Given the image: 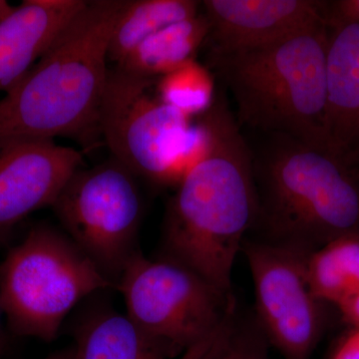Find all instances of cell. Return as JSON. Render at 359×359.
Listing matches in <instances>:
<instances>
[{
  "label": "cell",
  "instance_id": "6da1fadb",
  "mask_svg": "<svg viewBox=\"0 0 359 359\" xmlns=\"http://www.w3.org/2000/svg\"><path fill=\"white\" fill-rule=\"evenodd\" d=\"M201 116L209 148L168 203L159 257L231 297L233 264L259 214L254 157L224 99Z\"/></svg>",
  "mask_w": 359,
  "mask_h": 359
},
{
  "label": "cell",
  "instance_id": "7a4b0ae2",
  "mask_svg": "<svg viewBox=\"0 0 359 359\" xmlns=\"http://www.w3.org/2000/svg\"><path fill=\"white\" fill-rule=\"evenodd\" d=\"M124 0L87 1L32 69L0 100V145L65 137L95 145L108 48Z\"/></svg>",
  "mask_w": 359,
  "mask_h": 359
},
{
  "label": "cell",
  "instance_id": "3957f363",
  "mask_svg": "<svg viewBox=\"0 0 359 359\" xmlns=\"http://www.w3.org/2000/svg\"><path fill=\"white\" fill-rule=\"evenodd\" d=\"M327 20L276 43L210 54L235 100L238 121L327 151Z\"/></svg>",
  "mask_w": 359,
  "mask_h": 359
},
{
  "label": "cell",
  "instance_id": "277c9868",
  "mask_svg": "<svg viewBox=\"0 0 359 359\" xmlns=\"http://www.w3.org/2000/svg\"><path fill=\"white\" fill-rule=\"evenodd\" d=\"M276 140L254 157L257 238L311 254L359 237V167L292 139Z\"/></svg>",
  "mask_w": 359,
  "mask_h": 359
},
{
  "label": "cell",
  "instance_id": "5b68a950",
  "mask_svg": "<svg viewBox=\"0 0 359 359\" xmlns=\"http://www.w3.org/2000/svg\"><path fill=\"white\" fill-rule=\"evenodd\" d=\"M156 79L109 69L100 113V133L113 158L136 177L178 186L205 154L210 132L163 102Z\"/></svg>",
  "mask_w": 359,
  "mask_h": 359
},
{
  "label": "cell",
  "instance_id": "8992f818",
  "mask_svg": "<svg viewBox=\"0 0 359 359\" xmlns=\"http://www.w3.org/2000/svg\"><path fill=\"white\" fill-rule=\"evenodd\" d=\"M115 285L66 233L34 226L0 264V304L9 330L51 342L80 302Z\"/></svg>",
  "mask_w": 359,
  "mask_h": 359
},
{
  "label": "cell",
  "instance_id": "52a82bcc",
  "mask_svg": "<svg viewBox=\"0 0 359 359\" xmlns=\"http://www.w3.org/2000/svg\"><path fill=\"white\" fill-rule=\"evenodd\" d=\"M116 289L126 314L169 359L204 339L238 304L181 264L138 250L125 266Z\"/></svg>",
  "mask_w": 359,
  "mask_h": 359
},
{
  "label": "cell",
  "instance_id": "ba28073f",
  "mask_svg": "<svg viewBox=\"0 0 359 359\" xmlns=\"http://www.w3.org/2000/svg\"><path fill=\"white\" fill-rule=\"evenodd\" d=\"M136 178L114 158L88 169L80 167L52 205L66 235L115 287L140 250L143 199Z\"/></svg>",
  "mask_w": 359,
  "mask_h": 359
},
{
  "label": "cell",
  "instance_id": "9c48e42d",
  "mask_svg": "<svg viewBox=\"0 0 359 359\" xmlns=\"http://www.w3.org/2000/svg\"><path fill=\"white\" fill-rule=\"evenodd\" d=\"M242 252L254 283V316L269 346L285 359L311 358L327 327L328 304L306 280L309 254L248 237Z\"/></svg>",
  "mask_w": 359,
  "mask_h": 359
},
{
  "label": "cell",
  "instance_id": "30bf717a",
  "mask_svg": "<svg viewBox=\"0 0 359 359\" xmlns=\"http://www.w3.org/2000/svg\"><path fill=\"white\" fill-rule=\"evenodd\" d=\"M82 155L53 140L0 145V241L33 212L52 207Z\"/></svg>",
  "mask_w": 359,
  "mask_h": 359
},
{
  "label": "cell",
  "instance_id": "8fae6325",
  "mask_svg": "<svg viewBox=\"0 0 359 359\" xmlns=\"http://www.w3.org/2000/svg\"><path fill=\"white\" fill-rule=\"evenodd\" d=\"M210 54H229L276 43L327 20V1L205 0Z\"/></svg>",
  "mask_w": 359,
  "mask_h": 359
},
{
  "label": "cell",
  "instance_id": "7c38bea8",
  "mask_svg": "<svg viewBox=\"0 0 359 359\" xmlns=\"http://www.w3.org/2000/svg\"><path fill=\"white\" fill-rule=\"evenodd\" d=\"M328 28L327 152L359 167V23L328 15Z\"/></svg>",
  "mask_w": 359,
  "mask_h": 359
},
{
  "label": "cell",
  "instance_id": "4fadbf2b",
  "mask_svg": "<svg viewBox=\"0 0 359 359\" xmlns=\"http://www.w3.org/2000/svg\"><path fill=\"white\" fill-rule=\"evenodd\" d=\"M86 2L25 0L0 22V91L20 81Z\"/></svg>",
  "mask_w": 359,
  "mask_h": 359
},
{
  "label": "cell",
  "instance_id": "5bb4252c",
  "mask_svg": "<svg viewBox=\"0 0 359 359\" xmlns=\"http://www.w3.org/2000/svg\"><path fill=\"white\" fill-rule=\"evenodd\" d=\"M74 359H169L127 314L108 302H94L72 325Z\"/></svg>",
  "mask_w": 359,
  "mask_h": 359
},
{
  "label": "cell",
  "instance_id": "9a60e30c",
  "mask_svg": "<svg viewBox=\"0 0 359 359\" xmlns=\"http://www.w3.org/2000/svg\"><path fill=\"white\" fill-rule=\"evenodd\" d=\"M208 34L209 25L203 13L172 23L144 40L116 68L157 79L195 58Z\"/></svg>",
  "mask_w": 359,
  "mask_h": 359
},
{
  "label": "cell",
  "instance_id": "2e32d148",
  "mask_svg": "<svg viewBox=\"0 0 359 359\" xmlns=\"http://www.w3.org/2000/svg\"><path fill=\"white\" fill-rule=\"evenodd\" d=\"M200 6V2L194 0L125 2L111 35L108 62L122 65L144 40L172 23L195 18L199 14Z\"/></svg>",
  "mask_w": 359,
  "mask_h": 359
},
{
  "label": "cell",
  "instance_id": "e0dca14e",
  "mask_svg": "<svg viewBox=\"0 0 359 359\" xmlns=\"http://www.w3.org/2000/svg\"><path fill=\"white\" fill-rule=\"evenodd\" d=\"M311 292L328 306H339L359 292V237H344L323 245L306 259Z\"/></svg>",
  "mask_w": 359,
  "mask_h": 359
},
{
  "label": "cell",
  "instance_id": "ac0fdd59",
  "mask_svg": "<svg viewBox=\"0 0 359 359\" xmlns=\"http://www.w3.org/2000/svg\"><path fill=\"white\" fill-rule=\"evenodd\" d=\"M269 348L254 313H243L237 304L214 332L178 359H271Z\"/></svg>",
  "mask_w": 359,
  "mask_h": 359
},
{
  "label": "cell",
  "instance_id": "d6986e66",
  "mask_svg": "<svg viewBox=\"0 0 359 359\" xmlns=\"http://www.w3.org/2000/svg\"><path fill=\"white\" fill-rule=\"evenodd\" d=\"M156 93L163 102L192 118L204 114L216 98L211 72L195 58L160 77Z\"/></svg>",
  "mask_w": 359,
  "mask_h": 359
},
{
  "label": "cell",
  "instance_id": "ffe728a7",
  "mask_svg": "<svg viewBox=\"0 0 359 359\" xmlns=\"http://www.w3.org/2000/svg\"><path fill=\"white\" fill-rule=\"evenodd\" d=\"M328 15L359 23V0L327 1Z\"/></svg>",
  "mask_w": 359,
  "mask_h": 359
},
{
  "label": "cell",
  "instance_id": "44dd1931",
  "mask_svg": "<svg viewBox=\"0 0 359 359\" xmlns=\"http://www.w3.org/2000/svg\"><path fill=\"white\" fill-rule=\"evenodd\" d=\"M332 359H359V328H353L340 342Z\"/></svg>",
  "mask_w": 359,
  "mask_h": 359
},
{
  "label": "cell",
  "instance_id": "7402d4cb",
  "mask_svg": "<svg viewBox=\"0 0 359 359\" xmlns=\"http://www.w3.org/2000/svg\"><path fill=\"white\" fill-rule=\"evenodd\" d=\"M342 318L353 328H359V292L337 306Z\"/></svg>",
  "mask_w": 359,
  "mask_h": 359
},
{
  "label": "cell",
  "instance_id": "603a6c76",
  "mask_svg": "<svg viewBox=\"0 0 359 359\" xmlns=\"http://www.w3.org/2000/svg\"><path fill=\"white\" fill-rule=\"evenodd\" d=\"M75 349L74 346L65 347V348L59 349L55 353H52L42 359H74Z\"/></svg>",
  "mask_w": 359,
  "mask_h": 359
},
{
  "label": "cell",
  "instance_id": "cb8c5ba5",
  "mask_svg": "<svg viewBox=\"0 0 359 359\" xmlns=\"http://www.w3.org/2000/svg\"><path fill=\"white\" fill-rule=\"evenodd\" d=\"M4 316V311H2L1 304H0V355L6 351L7 344L6 332L4 330V321H2Z\"/></svg>",
  "mask_w": 359,
  "mask_h": 359
},
{
  "label": "cell",
  "instance_id": "d4e9b609",
  "mask_svg": "<svg viewBox=\"0 0 359 359\" xmlns=\"http://www.w3.org/2000/svg\"><path fill=\"white\" fill-rule=\"evenodd\" d=\"M15 7L11 6L6 0H0V22L13 13Z\"/></svg>",
  "mask_w": 359,
  "mask_h": 359
}]
</instances>
